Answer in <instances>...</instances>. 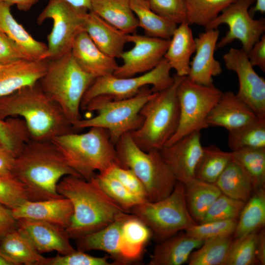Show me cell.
Masks as SVG:
<instances>
[{"label":"cell","mask_w":265,"mask_h":265,"mask_svg":"<svg viewBox=\"0 0 265 265\" xmlns=\"http://www.w3.org/2000/svg\"><path fill=\"white\" fill-rule=\"evenodd\" d=\"M12 175L25 187L28 200L63 197L57 186L64 177L80 176L66 163L52 141L28 140L15 157Z\"/></svg>","instance_id":"6da1fadb"},{"label":"cell","mask_w":265,"mask_h":265,"mask_svg":"<svg viewBox=\"0 0 265 265\" xmlns=\"http://www.w3.org/2000/svg\"><path fill=\"white\" fill-rule=\"evenodd\" d=\"M11 6L0 0V31L17 44L31 60L48 59L47 44L34 39L13 16Z\"/></svg>","instance_id":"d4e9b609"},{"label":"cell","mask_w":265,"mask_h":265,"mask_svg":"<svg viewBox=\"0 0 265 265\" xmlns=\"http://www.w3.org/2000/svg\"><path fill=\"white\" fill-rule=\"evenodd\" d=\"M95 79L80 67L70 52L57 58L48 59L46 72L39 82L73 126L81 119V101Z\"/></svg>","instance_id":"5b68a950"},{"label":"cell","mask_w":265,"mask_h":265,"mask_svg":"<svg viewBox=\"0 0 265 265\" xmlns=\"http://www.w3.org/2000/svg\"><path fill=\"white\" fill-rule=\"evenodd\" d=\"M259 118L232 91L223 92L207 118L209 126L221 127L228 132L250 124Z\"/></svg>","instance_id":"ffe728a7"},{"label":"cell","mask_w":265,"mask_h":265,"mask_svg":"<svg viewBox=\"0 0 265 265\" xmlns=\"http://www.w3.org/2000/svg\"><path fill=\"white\" fill-rule=\"evenodd\" d=\"M115 146L121 166L131 169L142 182L149 201L160 200L172 192L178 181L159 150L143 151L130 133L122 135Z\"/></svg>","instance_id":"ba28073f"},{"label":"cell","mask_w":265,"mask_h":265,"mask_svg":"<svg viewBox=\"0 0 265 265\" xmlns=\"http://www.w3.org/2000/svg\"><path fill=\"white\" fill-rule=\"evenodd\" d=\"M222 93L213 84H199L183 77L177 89L180 110L178 127L165 146L192 132L208 128L207 118Z\"/></svg>","instance_id":"30bf717a"},{"label":"cell","mask_w":265,"mask_h":265,"mask_svg":"<svg viewBox=\"0 0 265 265\" xmlns=\"http://www.w3.org/2000/svg\"><path fill=\"white\" fill-rule=\"evenodd\" d=\"M95 177L104 192L128 212H130L135 206L148 201L133 194L117 179L109 174L97 173Z\"/></svg>","instance_id":"ab89813d"},{"label":"cell","mask_w":265,"mask_h":265,"mask_svg":"<svg viewBox=\"0 0 265 265\" xmlns=\"http://www.w3.org/2000/svg\"><path fill=\"white\" fill-rule=\"evenodd\" d=\"M233 159L238 162L250 177L255 190L265 186V148H245L232 151Z\"/></svg>","instance_id":"74e56055"},{"label":"cell","mask_w":265,"mask_h":265,"mask_svg":"<svg viewBox=\"0 0 265 265\" xmlns=\"http://www.w3.org/2000/svg\"><path fill=\"white\" fill-rule=\"evenodd\" d=\"M258 231L252 232L240 238H233L225 265L258 264L255 252Z\"/></svg>","instance_id":"b9f144b4"},{"label":"cell","mask_w":265,"mask_h":265,"mask_svg":"<svg viewBox=\"0 0 265 265\" xmlns=\"http://www.w3.org/2000/svg\"><path fill=\"white\" fill-rule=\"evenodd\" d=\"M201 137V131H195L159 150L178 181L185 183L195 177L203 150Z\"/></svg>","instance_id":"2e32d148"},{"label":"cell","mask_w":265,"mask_h":265,"mask_svg":"<svg viewBox=\"0 0 265 265\" xmlns=\"http://www.w3.org/2000/svg\"><path fill=\"white\" fill-rule=\"evenodd\" d=\"M131 6L138 23L146 35L170 40L177 26L174 23L154 12L147 0H131Z\"/></svg>","instance_id":"836d02e7"},{"label":"cell","mask_w":265,"mask_h":265,"mask_svg":"<svg viewBox=\"0 0 265 265\" xmlns=\"http://www.w3.org/2000/svg\"><path fill=\"white\" fill-rule=\"evenodd\" d=\"M0 254L12 265H48L49 261L17 228L1 238Z\"/></svg>","instance_id":"83f0119b"},{"label":"cell","mask_w":265,"mask_h":265,"mask_svg":"<svg viewBox=\"0 0 265 265\" xmlns=\"http://www.w3.org/2000/svg\"><path fill=\"white\" fill-rule=\"evenodd\" d=\"M61 196L72 203L73 213L66 230L78 239L111 223L126 212L99 185L95 176L89 180L73 175L62 178L57 186Z\"/></svg>","instance_id":"7a4b0ae2"},{"label":"cell","mask_w":265,"mask_h":265,"mask_svg":"<svg viewBox=\"0 0 265 265\" xmlns=\"http://www.w3.org/2000/svg\"><path fill=\"white\" fill-rule=\"evenodd\" d=\"M0 265H12L11 263L5 259L0 254Z\"/></svg>","instance_id":"680465c9"},{"label":"cell","mask_w":265,"mask_h":265,"mask_svg":"<svg viewBox=\"0 0 265 265\" xmlns=\"http://www.w3.org/2000/svg\"><path fill=\"white\" fill-rule=\"evenodd\" d=\"M130 212L143 221L159 241L197 223L187 208L184 184L179 181L167 197L141 203Z\"/></svg>","instance_id":"9c48e42d"},{"label":"cell","mask_w":265,"mask_h":265,"mask_svg":"<svg viewBox=\"0 0 265 265\" xmlns=\"http://www.w3.org/2000/svg\"><path fill=\"white\" fill-rule=\"evenodd\" d=\"M128 213L126 212L106 227L78 238L79 250L102 251L107 253L116 265H125L119 247L122 225Z\"/></svg>","instance_id":"484cf974"},{"label":"cell","mask_w":265,"mask_h":265,"mask_svg":"<svg viewBox=\"0 0 265 265\" xmlns=\"http://www.w3.org/2000/svg\"><path fill=\"white\" fill-rule=\"evenodd\" d=\"M233 238V236H229L204 240L201 246L190 254L188 265H225Z\"/></svg>","instance_id":"e575fe53"},{"label":"cell","mask_w":265,"mask_h":265,"mask_svg":"<svg viewBox=\"0 0 265 265\" xmlns=\"http://www.w3.org/2000/svg\"><path fill=\"white\" fill-rule=\"evenodd\" d=\"M16 155L0 141V175L13 176V164Z\"/></svg>","instance_id":"816d5d0a"},{"label":"cell","mask_w":265,"mask_h":265,"mask_svg":"<svg viewBox=\"0 0 265 265\" xmlns=\"http://www.w3.org/2000/svg\"><path fill=\"white\" fill-rule=\"evenodd\" d=\"M28 57L20 47L0 31V65Z\"/></svg>","instance_id":"681fc988"},{"label":"cell","mask_w":265,"mask_h":265,"mask_svg":"<svg viewBox=\"0 0 265 265\" xmlns=\"http://www.w3.org/2000/svg\"><path fill=\"white\" fill-rule=\"evenodd\" d=\"M86 13L78 11L64 0H49L37 18L38 25L47 19L53 21L52 30L47 37L48 59L57 58L71 51L76 36L83 30Z\"/></svg>","instance_id":"7c38bea8"},{"label":"cell","mask_w":265,"mask_h":265,"mask_svg":"<svg viewBox=\"0 0 265 265\" xmlns=\"http://www.w3.org/2000/svg\"><path fill=\"white\" fill-rule=\"evenodd\" d=\"M265 225V189H255L239 214L234 238L258 231Z\"/></svg>","instance_id":"d6a6232c"},{"label":"cell","mask_w":265,"mask_h":265,"mask_svg":"<svg viewBox=\"0 0 265 265\" xmlns=\"http://www.w3.org/2000/svg\"><path fill=\"white\" fill-rule=\"evenodd\" d=\"M257 233L256 256L258 264L265 265V231L262 228Z\"/></svg>","instance_id":"db71d44e"},{"label":"cell","mask_w":265,"mask_h":265,"mask_svg":"<svg viewBox=\"0 0 265 265\" xmlns=\"http://www.w3.org/2000/svg\"><path fill=\"white\" fill-rule=\"evenodd\" d=\"M228 145L231 151L245 148H265V118L228 132Z\"/></svg>","instance_id":"8d00e7d4"},{"label":"cell","mask_w":265,"mask_h":265,"mask_svg":"<svg viewBox=\"0 0 265 265\" xmlns=\"http://www.w3.org/2000/svg\"><path fill=\"white\" fill-rule=\"evenodd\" d=\"M150 8L161 17L179 25L187 22L185 0H147Z\"/></svg>","instance_id":"bcb514c9"},{"label":"cell","mask_w":265,"mask_h":265,"mask_svg":"<svg viewBox=\"0 0 265 265\" xmlns=\"http://www.w3.org/2000/svg\"><path fill=\"white\" fill-rule=\"evenodd\" d=\"M227 69L238 76L237 96L246 104L259 118H265V80L259 76L241 48H231L223 55Z\"/></svg>","instance_id":"5bb4252c"},{"label":"cell","mask_w":265,"mask_h":265,"mask_svg":"<svg viewBox=\"0 0 265 265\" xmlns=\"http://www.w3.org/2000/svg\"><path fill=\"white\" fill-rule=\"evenodd\" d=\"M70 52L80 67L95 79L113 74L118 66L115 58L103 52L83 30L76 36Z\"/></svg>","instance_id":"7402d4cb"},{"label":"cell","mask_w":265,"mask_h":265,"mask_svg":"<svg viewBox=\"0 0 265 265\" xmlns=\"http://www.w3.org/2000/svg\"><path fill=\"white\" fill-rule=\"evenodd\" d=\"M173 83L156 92L142 107L141 126L130 133L134 143L144 151L160 150L176 132L179 122L178 86L184 77L174 75Z\"/></svg>","instance_id":"52a82bcc"},{"label":"cell","mask_w":265,"mask_h":265,"mask_svg":"<svg viewBox=\"0 0 265 265\" xmlns=\"http://www.w3.org/2000/svg\"><path fill=\"white\" fill-rule=\"evenodd\" d=\"M249 61L253 67H259L265 71V35L264 34L246 53Z\"/></svg>","instance_id":"f907efd6"},{"label":"cell","mask_w":265,"mask_h":265,"mask_svg":"<svg viewBox=\"0 0 265 265\" xmlns=\"http://www.w3.org/2000/svg\"><path fill=\"white\" fill-rule=\"evenodd\" d=\"M183 184L188 211L194 220L199 223L221 192L215 184L195 177Z\"/></svg>","instance_id":"4dcf8cb0"},{"label":"cell","mask_w":265,"mask_h":265,"mask_svg":"<svg viewBox=\"0 0 265 265\" xmlns=\"http://www.w3.org/2000/svg\"><path fill=\"white\" fill-rule=\"evenodd\" d=\"M83 133L71 132L52 139L69 166L80 177L89 180L112 166H121L115 145L108 131L91 127Z\"/></svg>","instance_id":"277c9868"},{"label":"cell","mask_w":265,"mask_h":265,"mask_svg":"<svg viewBox=\"0 0 265 265\" xmlns=\"http://www.w3.org/2000/svg\"><path fill=\"white\" fill-rule=\"evenodd\" d=\"M245 203V202L232 198L221 193L211 205L199 223L238 219Z\"/></svg>","instance_id":"7bdbcfd3"},{"label":"cell","mask_w":265,"mask_h":265,"mask_svg":"<svg viewBox=\"0 0 265 265\" xmlns=\"http://www.w3.org/2000/svg\"><path fill=\"white\" fill-rule=\"evenodd\" d=\"M16 228L40 254L56 251L66 255L76 250L65 229L57 225L30 219L17 220Z\"/></svg>","instance_id":"e0dca14e"},{"label":"cell","mask_w":265,"mask_h":265,"mask_svg":"<svg viewBox=\"0 0 265 265\" xmlns=\"http://www.w3.org/2000/svg\"><path fill=\"white\" fill-rule=\"evenodd\" d=\"M127 42L133 46L120 57L122 64L113 74L119 78L133 77L153 69L163 59L170 40L134 33L128 34Z\"/></svg>","instance_id":"9a60e30c"},{"label":"cell","mask_w":265,"mask_h":265,"mask_svg":"<svg viewBox=\"0 0 265 265\" xmlns=\"http://www.w3.org/2000/svg\"><path fill=\"white\" fill-rule=\"evenodd\" d=\"M83 30L105 53L120 57L127 42V35L92 11L83 20Z\"/></svg>","instance_id":"603a6c76"},{"label":"cell","mask_w":265,"mask_h":265,"mask_svg":"<svg viewBox=\"0 0 265 265\" xmlns=\"http://www.w3.org/2000/svg\"><path fill=\"white\" fill-rule=\"evenodd\" d=\"M19 117L26 125L30 139L51 141L75 132L59 106L43 90L39 82L0 97V118Z\"/></svg>","instance_id":"3957f363"},{"label":"cell","mask_w":265,"mask_h":265,"mask_svg":"<svg viewBox=\"0 0 265 265\" xmlns=\"http://www.w3.org/2000/svg\"><path fill=\"white\" fill-rule=\"evenodd\" d=\"M17 220L11 209L0 204V239L8 232L16 228Z\"/></svg>","instance_id":"f5cc1de1"},{"label":"cell","mask_w":265,"mask_h":265,"mask_svg":"<svg viewBox=\"0 0 265 265\" xmlns=\"http://www.w3.org/2000/svg\"><path fill=\"white\" fill-rule=\"evenodd\" d=\"M10 6L16 5L20 11H27L36 4L39 0H0Z\"/></svg>","instance_id":"11a10c76"},{"label":"cell","mask_w":265,"mask_h":265,"mask_svg":"<svg viewBox=\"0 0 265 265\" xmlns=\"http://www.w3.org/2000/svg\"><path fill=\"white\" fill-rule=\"evenodd\" d=\"M203 242L188 236L185 231H180L157 244L148 265H182Z\"/></svg>","instance_id":"cb8c5ba5"},{"label":"cell","mask_w":265,"mask_h":265,"mask_svg":"<svg viewBox=\"0 0 265 265\" xmlns=\"http://www.w3.org/2000/svg\"><path fill=\"white\" fill-rule=\"evenodd\" d=\"M235 0H185L187 22L205 27Z\"/></svg>","instance_id":"f35d334b"},{"label":"cell","mask_w":265,"mask_h":265,"mask_svg":"<svg viewBox=\"0 0 265 265\" xmlns=\"http://www.w3.org/2000/svg\"><path fill=\"white\" fill-rule=\"evenodd\" d=\"M155 93L147 86L134 96L128 99L114 100L105 95L96 97L89 102L84 110L96 112L97 115L81 119L73 125V128L75 131L91 127L106 129L115 145L122 135L135 131L141 126L143 118L140 110Z\"/></svg>","instance_id":"8992f818"},{"label":"cell","mask_w":265,"mask_h":265,"mask_svg":"<svg viewBox=\"0 0 265 265\" xmlns=\"http://www.w3.org/2000/svg\"><path fill=\"white\" fill-rule=\"evenodd\" d=\"M151 235V230L143 221L128 214L122 225L119 247L125 265L140 258Z\"/></svg>","instance_id":"f1b7e54d"},{"label":"cell","mask_w":265,"mask_h":265,"mask_svg":"<svg viewBox=\"0 0 265 265\" xmlns=\"http://www.w3.org/2000/svg\"><path fill=\"white\" fill-rule=\"evenodd\" d=\"M171 69L163 58L153 69L139 76L119 78L112 74L96 78L83 96L81 109L84 110L90 101L99 96L105 95L114 100L128 99L149 85L152 86L154 92L162 91L174 82Z\"/></svg>","instance_id":"8fae6325"},{"label":"cell","mask_w":265,"mask_h":265,"mask_svg":"<svg viewBox=\"0 0 265 265\" xmlns=\"http://www.w3.org/2000/svg\"><path fill=\"white\" fill-rule=\"evenodd\" d=\"M189 25L184 22L177 26L164 56L176 75L180 77L188 75L190 58L195 51V38Z\"/></svg>","instance_id":"4316f807"},{"label":"cell","mask_w":265,"mask_h":265,"mask_svg":"<svg viewBox=\"0 0 265 265\" xmlns=\"http://www.w3.org/2000/svg\"><path fill=\"white\" fill-rule=\"evenodd\" d=\"M219 35L218 29H207L195 38V55L190 62L186 77L199 84H213V78L220 75L222 68L214 56Z\"/></svg>","instance_id":"ac0fdd59"},{"label":"cell","mask_w":265,"mask_h":265,"mask_svg":"<svg viewBox=\"0 0 265 265\" xmlns=\"http://www.w3.org/2000/svg\"><path fill=\"white\" fill-rule=\"evenodd\" d=\"M17 220L26 218L51 223L65 229L73 213L70 201L65 197L33 201L27 200L11 210Z\"/></svg>","instance_id":"d6986e66"},{"label":"cell","mask_w":265,"mask_h":265,"mask_svg":"<svg viewBox=\"0 0 265 265\" xmlns=\"http://www.w3.org/2000/svg\"><path fill=\"white\" fill-rule=\"evenodd\" d=\"M109 256L94 257L80 250L66 255L59 254L49 258L48 265H114L108 261Z\"/></svg>","instance_id":"7dc6e473"},{"label":"cell","mask_w":265,"mask_h":265,"mask_svg":"<svg viewBox=\"0 0 265 265\" xmlns=\"http://www.w3.org/2000/svg\"><path fill=\"white\" fill-rule=\"evenodd\" d=\"M255 4L251 6L249 9V13L251 17H254L257 12L261 14L265 13V0H255Z\"/></svg>","instance_id":"6f0895ef"},{"label":"cell","mask_w":265,"mask_h":265,"mask_svg":"<svg viewBox=\"0 0 265 265\" xmlns=\"http://www.w3.org/2000/svg\"><path fill=\"white\" fill-rule=\"evenodd\" d=\"M90 11L126 34L135 33L138 27L131 0H92Z\"/></svg>","instance_id":"f546056e"},{"label":"cell","mask_w":265,"mask_h":265,"mask_svg":"<svg viewBox=\"0 0 265 265\" xmlns=\"http://www.w3.org/2000/svg\"><path fill=\"white\" fill-rule=\"evenodd\" d=\"M237 223L238 219H235L197 223L185 232L191 237L204 241L215 237L233 236Z\"/></svg>","instance_id":"ee69618b"},{"label":"cell","mask_w":265,"mask_h":265,"mask_svg":"<svg viewBox=\"0 0 265 265\" xmlns=\"http://www.w3.org/2000/svg\"><path fill=\"white\" fill-rule=\"evenodd\" d=\"M232 152H225L214 145L203 147L196 167L195 178L214 184L232 159Z\"/></svg>","instance_id":"d590c367"},{"label":"cell","mask_w":265,"mask_h":265,"mask_svg":"<svg viewBox=\"0 0 265 265\" xmlns=\"http://www.w3.org/2000/svg\"><path fill=\"white\" fill-rule=\"evenodd\" d=\"M255 0H235L224 8L220 14L205 27L217 29L225 24L228 31L216 44V49H220L239 40L242 49L247 53L254 44L264 34L265 19H254L249 13V9Z\"/></svg>","instance_id":"4fadbf2b"},{"label":"cell","mask_w":265,"mask_h":265,"mask_svg":"<svg viewBox=\"0 0 265 265\" xmlns=\"http://www.w3.org/2000/svg\"><path fill=\"white\" fill-rule=\"evenodd\" d=\"M103 173L115 178L133 194L148 201L144 185L131 169L116 164Z\"/></svg>","instance_id":"c3c4849f"},{"label":"cell","mask_w":265,"mask_h":265,"mask_svg":"<svg viewBox=\"0 0 265 265\" xmlns=\"http://www.w3.org/2000/svg\"><path fill=\"white\" fill-rule=\"evenodd\" d=\"M30 139L25 121L19 117L0 118V141L17 156Z\"/></svg>","instance_id":"60d3db41"},{"label":"cell","mask_w":265,"mask_h":265,"mask_svg":"<svg viewBox=\"0 0 265 265\" xmlns=\"http://www.w3.org/2000/svg\"><path fill=\"white\" fill-rule=\"evenodd\" d=\"M214 184L224 195L245 202L255 190L249 175L233 157Z\"/></svg>","instance_id":"1f68e13d"},{"label":"cell","mask_w":265,"mask_h":265,"mask_svg":"<svg viewBox=\"0 0 265 265\" xmlns=\"http://www.w3.org/2000/svg\"><path fill=\"white\" fill-rule=\"evenodd\" d=\"M28 200L22 184L13 176L0 175V204L13 209Z\"/></svg>","instance_id":"f6af8a7d"},{"label":"cell","mask_w":265,"mask_h":265,"mask_svg":"<svg viewBox=\"0 0 265 265\" xmlns=\"http://www.w3.org/2000/svg\"><path fill=\"white\" fill-rule=\"evenodd\" d=\"M78 11L86 13L91 10L92 0H64Z\"/></svg>","instance_id":"9f6ffc18"},{"label":"cell","mask_w":265,"mask_h":265,"mask_svg":"<svg viewBox=\"0 0 265 265\" xmlns=\"http://www.w3.org/2000/svg\"><path fill=\"white\" fill-rule=\"evenodd\" d=\"M47 60L22 59L0 65V97L38 82L45 74Z\"/></svg>","instance_id":"44dd1931"}]
</instances>
